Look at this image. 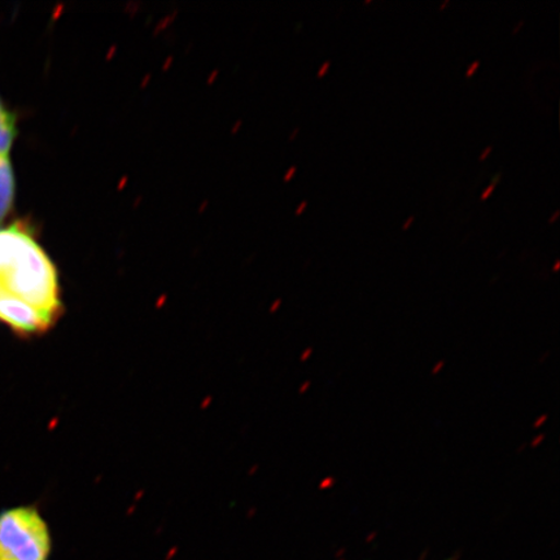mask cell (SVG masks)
I'll list each match as a JSON object with an SVG mask.
<instances>
[{"label":"cell","instance_id":"6da1fadb","mask_svg":"<svg viewBox=\"0 0 560 560\" xmlns=\"http://www.w3.org/2000/svg\"><path fill=\"white\" fill-rule=\"evenodd\" d=\"M61 311L58 271L30 229L0 230V320L21 335L40 334Z\"/></svg>","mask_w":560,"mask_h":560},{"label":"cell","instance_id":"7a4b0ae2","mask_svg":"<svg viewBox=\"0 0 560 560\" xmlns=\"http://www.w3.org/2000/svg\"><path fill=\"white\" fill-rule=\"evenodd\" d=\"M52 551L50 528L34 508L0 514V560H48Z\"/></svg>","mask_w":560,"mask_h":560},{"label":"cell","instance_id":"3957f363","mask_svg":"<svg viewBox=\"0 0 560 560\" xmlns=\"http://www.w3.org/2000/svg\"><path fill=\"white\" fill-rule=\"evenodd\" d=\"M15 174L9 155H0V223L9 217L15 201Z\"/></svg>","mask_w":560,"mask_h":560},{"label":"cell","instance_id":"277c9868","mask_svg":"<svg viewBox=\"0 0 560 560\" xmlns=\"http://www.w3.org/2000/svg\"><path fill=\"white\" fill-rule=\"evenodd\" d=\"M16 136V117L4 107L2 100H0V155H9Z\"/></svg>","mask_w":560,"mask_h":560},{"label":"cell","instance_id":"5b68a950","mask_svg":"<svg viewBox=\"0 0 560 560\" xmlns=\"http://www.w3.org/2000/svg\"><path fill=\"white\" fill-rule=\"evenodd\" d=\"M479 66H480V61L475 60L472 62V65L470 67H468V69L466 70V75L471 77L474 74L475 70L479 68Z\"/></svg>","mask_w":560,"mask_h":560},{"label":"cell","instance_id":"8992f818","mask_svg":"<svg viewBox=\"0 0 560 560\" xmlns=\"http://www.w3.org/2000/svg\"><path fill=\"white\" fill-rule=\"evenodd\" d=\"M330 66H331L330 60L325 61L324 66H322L320 69L318 70V75L319 77L325 75L327 73V70L330 69Z\"/></svg>","mask_w":560,"mask_h":560},{"label":"cell","instance_id":"52a82bcc","mask_svg":"<svg viewBox=\"0 0 560 560\" xmlns=\"http://www.w3.org/2000/svg\"><path fill=\"white\" fill-rule=\"evenodd\" d=\"M494 186H495V185H493V184H492V185H490V186H488V187L486 188L485 192H482V194H481V199H482V200H486V199L488 198V196H489L490 194H492V192H493V190H494Z\"/></svg>","mask_w":560,"mask_h":560},{"label":"cell","instance_id":"ba28073f","mask_svg":"<svg viewBox=\"0 0 560 560\" xmlns=\"http://www.w3.org/2000/svg\"><path fill=\"white\" fill-rule=\"evenodd\" d=\"M493 150V147L492 145H488L487 149L485 151H482L479 160H485L488 158L489 153L492 152Z\"/></svg>","mask_w":560,"mask_h":560},{"label":"cell","instance_id":"9c48e42d","mask_svg":"<svg viewBox=\"0 0 560 560\" xmlns=\"http://www.w3.org/2000/svg\"><path fill=\"white\" fill-rule=\"evenodd\" d=\"M415 219H416L415 215H410L409 219L406 220V222L404 223L402 229L408 230L410 228L411 223L415 222Z\"/></svg>","mask_w":560,"mask_h":560},{"label":"cell","instance_id":"30bf717a","mask_svg":"<svg viewBox=\"0 0 560 560\" xmlns=\"http://www.w3.org/2000/svg\"><path fill=\"white\" fill-rule=\"evenodd\" d=\"M559 214L560 212L559 210H557V212L550 217L549 222H555L558 219Z\"/></svg>","mask_w":560,"mask_h":560},{"label":"cell","instance_id":"8fae6325","mask_svg":"<svg viewBox=\"0 0 560 560\" xmlns=\"http://www.w3.org/2000/svg\"><path fill=\"white\" fill-rule=\"evenodd\" d=\"M450 3H451V0H444V2H443V3H441V5H440V10L445 9V7H446L447 4H450Z\"/></svg>","mask_w":560,"mask_h":560},{"label":"cell","instance_id":"7c38bea8","mask_svg":"<svg viewBox=\"0 0 560 560\" xmlns=\"http://www.w3.org/2000/svg\"><path fill=\"white\" fill-rule=\"evenodd\" d=\"M501 179V173L495 174L493 178V185H495V182H499Z\"/></svg>","mask_w":560,"mask_h":560},{"label":"cell","instance_id":"4fadbf2b","mask_svg":"<svg viewBox=\"0 0 560 560\" xmlns=\"http://www.w3.org/2000/svg\"><path fill=\"white\" fill-rule=\"evenodd\" d=\"M523 23H524V21H521L520 24H516V26L514 27V32L513 33H516L517 30H520V27H522Z\"/></svg>","mask_w":560,"mask_h":560},{"label":"cell","instance_id":"5bb4252c","mask_svg":"<svg viewBox=\"0 0 560 560\" xmlns=\"http://www.w3.org/2000/svg\"><path fill=\"white\" fill-rule=\"evenodd\" d=\"M305 207H306V201H304L303 206L300 207L299 212H301V210H303Z\"/></svg>","mask_w":560,"mask_h":560},{"label":"cell","instance_id":"9a60e30c","mask_svg":"<svg viewBox=\"0 0 560 560\" xmlns=\"http://www.w3.org/2000/svg\"><path fill=\"white\" fill-rule=\"evenodd\" d=\"M558 268H559V261L556 264V268L555 269L557 270Z\"/></svg>","mask_w":560,"mask_h":560}]
</instances>
